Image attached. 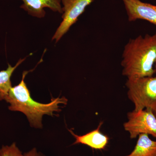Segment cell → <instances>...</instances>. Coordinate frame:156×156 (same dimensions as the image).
<instances>
[{"instance_id":"obj_6","label":"cell","mask_w":156,"mask_h":156,"mask_svg":"<svg viewBox=\"0 0 156 156\" xmlns=\"http://www.w3.org/2000/svg\"><path fill=\"white\" fill-rule=\"evenodd\" d=\"M129 21L146 20L156 26V5L140 0H122Z\"/></svg>"},{"instance_id":"obj_12","label":"cell","mask_w":156,"mask_h":156,"mask_svg":"<svg viewBox=\"0 0 156 156\" xmlns=\"http://www.w3.org/2000/svg\"><path fill=\"white\" fill-rule=\"evenodd\" d=\"M23 156H45L43 155L41 153L38 152L36 148H34L28 152L23 154Z\"/></svg>"},{"instance_id":"obj_4","label":"cell","mask_w":156,"mask_h":156,"mask_svg":"<svg viewBox=\"0 0 156 156\" xmlns=\"http://www.w3.org/2000/svg\"><path fill=\"white\" fill-rule=\"evenodd\" d=\"M128 119L124 123V127L129 132L131 139L136 138L141 134L151 135L156 138V117L152 110H133L128 114Z\"/></svg>"},{"instance_id":"obj_2","label":"cell","mask_w":156,"mask_h":156,"mask_svg":"<svg viewBox=\"0 0 156 156\" xmlns=\"http://www.w3.org/2000/svg\"><path fill=\"white\" fill-rule=\"evenodd\" d=\"M33 70L23 72L21 82L17 86L11 87L4 100L10 104V110L22 112L26 116L31 126L41 128L43 116H53L54 113L60 112V105L67 104L68 100L64 97L52 98L48 104L40 103L33 100L25 82L26 76Z\"/></svg>"},{"instance_id":"obj_7","label":"cell","mask_w":156,"mask_h":156,"mask_svg":"<svg viewBox=\"0 0 156 156\" xmlns=\"http://www.w3.org/2000/svg\"><path fill=\"white\" fill-rule=\"evenodd\" d=\"M23 4L20 8L29 15L37 18H43L46 15L45 8L54 12L63 13L61 0H21Z\"/></svg>"},{"instance_id":"obj_5","label":"cell","mask_w":156,"mask_h":156,"mask_svg":"<svg viewBox=\"0 0 156 156\" xmlns=\"http://www.w3.org/2000/svg\"><path fill=\"white\" fill-rule=\"evenodd\" d=\"M93 2V0H61L62 20L53 36L52 41L58 42Z\"/></svg>"},{"instance_id":"obj_3","label":"cell","mask_w":156,"mask_h":156,"mask_svg":"<svg viewBox=\"0 0 156 156\" xmlns=\"http://www.w3.org/2000/svg\"><path fill=\"white\" fill-rule=\"evenodd\" d=\"M126 85L128 98L134 105V111L156 110V75L128 78Z\"/></svg>"},{"instance_id":"obj_11","label":"cell","mask_w":156,"mask_h":156,"mask_svg":"<svg viewBox=\"0 0 156 156\" xmlns=\"http://www.w3.org/2000/svg\"><path fill=\"white\" fill-rule=\"evenodd\" d=\"M0 156H23V154L13 143L11 145L3 146L0 149Z\"/></svg>"},{"instance_id":"obj_13","label":"cell","mask_w":156,"mask_h":156,"mask_svg":"<svg viewBox=\"0 0 156 156\" xmlns=\"http://www.w3.org/2000/svg\"><path fill=\"white\" fill-rule=\"evenodd\" d=\"M154 112V114L156 116V110L154 111H153Z\"/></svg>"},{"instance_id":"obj_10","label":"cell","mask_w":156,"mask_h":156,"mask_svg":"<svg viewBox=\"0 0 156 156\" xmlns=\"http://www.w3.org/2000/svg\"><path fill=\"white\" fill-rule=\"evenodd\" d=\"M26 58H20L15 66L12 67L9 64L8 68L0 71V100H4L12 87L11 78L14 70L25 60Z\"/></svg>"},{"instance_id":"obj_14","label":"cell","mask_w":156,"mask_h":156,"mask_svg":"<svg viewBox=\"0 0 156 156\" xmlns=\"http://www.w3.org/2000/svg\"><path fill=\"white\" fill-rule=\"evenodd\" d=\"M154 69H155L156 70V63L155 64V65H154Z\"/></svg>"},{"instance_id":"obj_8","label":"cell","mask_w":156,"mask_h":156,"mask_svg":"<svg viewBox=\"0 0 156 156\" xmlns=\"http://www.w3.org/2000/svg\"><path fill=\"white\" fill-rule=\"evenodd\" d=\"M102 124L103 122H100L96 129L80 136L75 134L72 130H69L70 133L75 138V141L73 144H81L88 146L94 149H104L108 144L109 137L105 134H102L100 131Z\"/></svg>"},{"instance_id":"obj_1","label":"cell","mask_w":156,"mask_h":156,"mask_svg":"<svg viewBox=\"0 0 156 156\" xmlns=\"http://www.w3.org/2000/svg\"><path fill=\"white\" fill-rule=\"evenodd\" d=\"M121 65L127 78L151 76L156 73V32L131 39L123 50Z\"/></svg>"},{"instance_id":"obj_9","label":"cell","mask_w":156,"mask_h":156,"mask_svg":"<svg viewBox=\"0 0 156 156\" xmlns=\"http://www.w3.org/2000/svg\"><path fill=\"white\" fill-rule=\"evenodd\" d=\"M134 150L126 156H156V140H153L148 134L139 135Z\"/></svg>"}]
</instances>
